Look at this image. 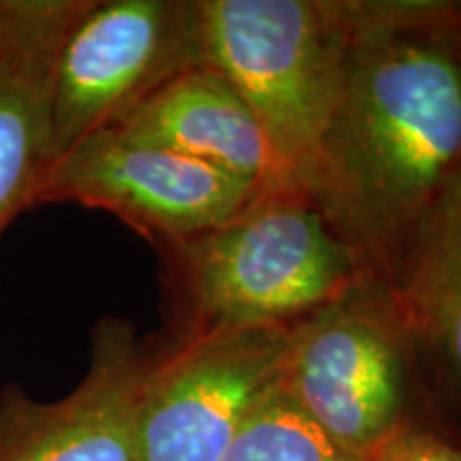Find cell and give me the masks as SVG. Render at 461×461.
Here are the masks:
<instances>
[{"instance_id":"cell-4","label":"cell","mask_w":461,"mask_h":461,"mask_svg":"<svg viewBox=\"0 0 461 461\" xmlns=\"http://www.w3.org/2000/svg\"><path fill=\"white\" fill-rule=\"evenodd\" d=\"M280 387L359 459L397 428L423 420L412 344L384 276L361 269L291 327Z\"/></svg>"},{"instance_id":"cell-9","label":"cell","mask_w":461,"mask_h":461,"mask_svg":"<svg viewBox=\"0 0 461 461\" xmlns=\"http://www.w3.org/2000/svg\"><path fill=\"white\" fill-rule=\"evenodd\" d=\"M387 280L412 344L423 420L461 442V165L408 233Z\"/></svg>"},{"instance_id":"cell-11","label":"cell","mask_w":461,"mask_h":461,"mask_svg":"<svg viewBox=\"0 0 461 461\" xmlns=\"http://www.w3.org/2000/svg\"><path fill=\"white\" fill-rule=\"evenodd\" d=\"M112 129L132 141L218 167L261 188H291L244 96L212 67L180 73Z\"/></svg>"},{"instance_id":"cell-12","label":"cell","mask_w":461,"mask_h":461,"mask_svg":"<svg viewBox=\"0 0 461 461\" xmlns=\"http://www.w3.org/2000/svg\"><path fill=\"white\" fill-rule=\"evenodd\" d=\"M221 461H363L346 453L278 387L252 411Z\"/></svg>"},{"instance_id":"cell-6","label":"cell","mask_w":461,"mask_h":461,"mask_svg":"<svg viewBox=\"0 0 461 461\" xmlns=\"http://www.w3.org/2000/svg\"><path fill=\"white\" fill-rule=\"evenodd\" d=\"M201 65L199 0H92L58 56L51 165Z\"/></svg>"},{"instance_id":"cell-13","label":"cell","mask_w":461,"mask_h":461,"mask_svg":"<svg viewBox=\"0 0 461 461\" xmlns=\"http://www.w3.org/2000/svg\"><path fill=\"white\" fill-rule=\"evenodd\" d=\"M363 461H461V442L425 420H411L384 438Z\"/></svg>"},{"instance_id":"cell-8","label":"cell","mask_w":461,"mask_h":461,"mask_svg":"<svg viewBox=\"0 0 461 461\" xmlns=\"http://www.w3.org/2000/svg\"><path fill=\"white\" fill-rule=\"evenodd\" d=\"M149 339L105 316L92 330L90 366L71 393L34 400L20 384L0 391V461H140L137 393Z\"/></svg>"},{"instance_id":"cell-2","label":"cell","mask_w":461,"mask_h":461,"mask_svg":"<svg viewBox=\"0 0 461 461\" xmlns=\"http://www.w3.org/2000/svg\"><path fill=\"white\" fill-rule=\"evenodd\" d=\"M158 252L171 338L293 327L366 269L295 188H265L229 221Z\"/></svg>"},{"instance_id":"cell-3","label":"cell","mask_w":461,"mask_h":461,"mask_svg":"<svg viewBox=\"0 0 461 461\" xmlns=\"http://www.w3.org/2000/svg\"><path fill=\"white\" fill-rule=\"evenodd\" d=\"M363 14L366 0H199L203 65L244 96L291 188L342 95Z\"/></svg>"},{"instance_id":"cell-7","label":"cell","mask_w":461,"mask_h":461,"mask_svg":"<svg viewBox=\"0 0 461 461\" xmlns=\"http://www.w3.org/2000/svg\"><path fill=\"white\" fill-rule=\"evenodd\" d=\"M261 190L218 167L132 141L109 126L50 167L34 205L103 210L160 248L218 227Z\"/></svg>"},{"instance_id":"cell-1","label":"cell","mask_w":461,"mask_h":461,"mask_svg":"<svg viewBox=\"0 0 461 461\" xmlns=\"http://www.w3.org/2000/svg\"><path fill=\"white\" fill-rule=\"evenodd\" d=\"M461 0H366L348 75L293 188L387 278L461 165Z\"/></svg>"},{"instance_id":"cell-10","label":"cell","mask_w":461,"mask_h":461,"mask_svg":"<svg viewBox=\"0 0 461 461\" xmlns=\"http://www.w3.org/2000/svg\"><path fill=\"white\" fill-rule=\"evenodd\" d=\"M92 0H0V235L51 167L58 56Z\"/></svg>"},{"instance_id":"cell-14","label":"cell","mask_w":461,"mask_h":461,"mask_svg":"<svg viewBox=\"0 0 461 461\" xmlns=\"http://www.w3.org/2000/svg\"><path fill=\"white\" fill-rule=\"evenodd\" d=\"M459 62H461V37H459Z\"/></svg>"},{"instance_id":"cell-5","label":"cell","mask_w":461,"mask_h":461,"mask_svg":"<svg viewBox=\"0 0 461 461\" xmlns=\"http://www.w3.org/2000/svg\"><path fill=\"white\" fill-rule=\"evenodd\" d=\"M291 327L149 339L137 393L140 461H221L282 384Z\"/></svg>"}]
</instances>
